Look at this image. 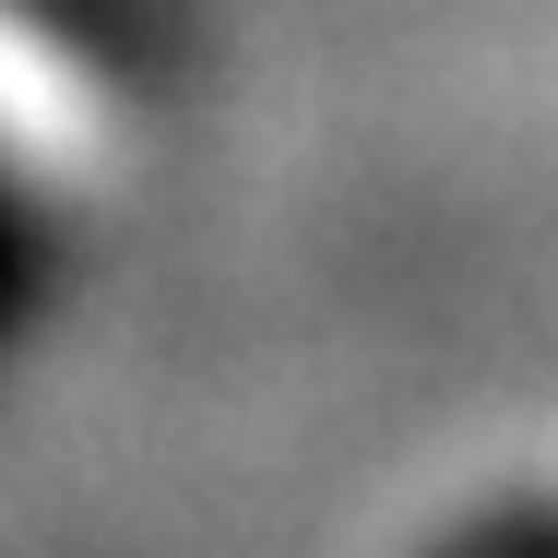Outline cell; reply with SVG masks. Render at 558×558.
I'll return each instance as SVG.
<instances>
[{
  "label": "cell",
  "instance_id": "cell-1",
  "mask_svg": "<svg viewBox=\"0 0 558 558\" xmlns=\"http://www.w3.org/2000/svg\"><path fill=\"white\" fill-rule=\"evenodd\" d=\"M416 558H558V499H499V511L428 535Z\"/></svg>",
  "mask_w": 558,
  "mask_h": 558
}]
</instances>
